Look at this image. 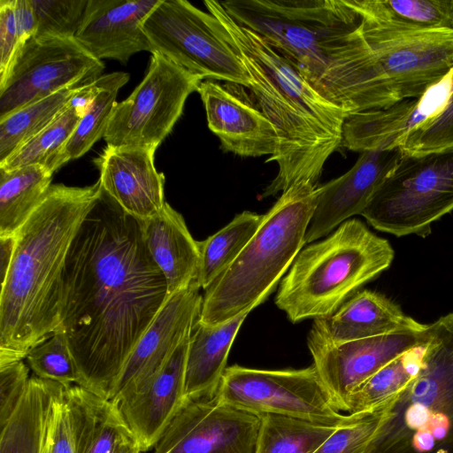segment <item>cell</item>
Here are the masks:
<instances>
[{
    "mask_svg": "<svg viewBox=\"0 0 453 453\" xmlns=\"http://www.w3.org/2000/svg\"><path fill=\"white\" fill-rule=\"evenodd\" d=\"M169 297L142 220L104 190L83 219L63 273L59 325L80 386L107 399L134 346Z\"/></svg>",
    "mask_w": 453,
    "mask_h": 453,
    "instance_id": "obj_1",
    "label": "cell"
},
{
    "mask_svg": "<svg viewBox=\"0 0 453 453\" xmlns=\"http://www.w3.org/2000/svg\"><path fill=\"white\" fill-rule=\"evenodd\" d=\"M207 11L226 30L250 78L251 91L278 135V173L262 198L300 181L318 185L328 157L341 147L346 111L320 94L299 69L258 35L241 26L220 1L205 0Z\"/></svg>",
    "mask_w": 453,
    "mask_h": 453,
    "instance_id": "obj_2",
    "label": "cell"
},
{
    "mask_svg": "<svg viewBox=\"0 0 453 453\" xmlns=\"http://www.w3.org/2000/svg\"><path fill=\"white\" fill-rule=\"evenodd\" d=\"M102 191L99 180L87 187L51 185L16 233L0 290V364L23 360L57 330L66 256Z\"/></svg>",
    "mask_w": 453,
    "mask_h": 453,
    "instance_id": "obj_3",
    "label": "cell"
},
{
    "mask_svg": "<svg viewBox=\"0 0 453 453\" xmlns=\"http://www.w3.org/2000/svg\"><path fill=\"white\" fill-rule=\"evenodd\" d=\"M453 66V30H410L361 21L357 42L326 90L348 115L421 96Z\"/></svg>",
    "mask_w": 453,
    "mask_h": 453,
    "instance_id": "obj_4",
    "label": "cell"
},
{
    "mask_svg": "<svg viewBox=\"0 0 453 453\" xmlns=\"http://www.w3.org/2000/svg\"><path fill=\"white\" fill-rule=\"evenodd\" d=\"M319 194V186L309 181L281 192L239 256L204 290L201 323H224L268 297L304 245Z\"/></svg>",
    "mask_w": 453,
    "mask_h": 453,
    "instance_id": "obj_5",
    "label": "cell"
},
{
    "mask_svg": "<svg viewBox=\"0 0 453 453\" xmlns=\"http://www.w3.org/2000/svg\"><path fill=\"white\" fill-rule=\"evenodd\" d=\"M220 3L238 24L291 61L317 90L347 61L362 21L348 0Z\"/></svg>",
    "mask_w": 453,
    "mask_h": 453,
    "instance_id": "obj_6",
    "label": "cell"
},
{
    "mask_svg": "<svg viewBox=\"0 0 453 453\" xmlns=\"http://www.w3.org/2000/svg\"><path fill=\"white\" fill-rule=\"evenodd\" d=\"M394 255L388 240L361 220L348 219L301 250L280 281L275 304L292 323L327 318L388 269Z\"/></svg>",
    "mask_w": 453,
    "mask_h": 453,
    "instance_id": "obj_7",
    "label": "cell"
},
{
    "mask_svg": "<svg viewBox=\"0 0 453 453\" xmlns=\"http://www.w3.org/2000/svg\"><path fill=\"white\" fill-rule=\"evenodd\" d=\"M426 336L418 376L387 405L364 453H453V312Z\"/></svg>",
    "mask_w": 453,
    "mask_h": 453,
    "instance_id": "obj_8",
    "label": "cell"
},
{
    "mask_svg": "<svg viewBox=\"0 0 453 453\" xmlns=\"http://www.w3.org/2000/svg\"><path fill=\"white\" fill-rule=\"evenodd\" d=\"M453 210V149L403 153L361 215L397 237H426L433 223Z\"/></svg>",
    "mask_w": 453,
    "mask_h": 453,
    "instance_id": "obj_9",
    "label": "cell"
},
{
    "mask_svg": "<svg viewBox=\"0 0 453 453\" xmlns=\"http://www.w3.org/2000/svg\"><path fill=\"white\" fill-rule=\"evenodd\" d=\"M142 29L154 53L190 73L250 88V78L226 30L211 12L186 0H159Z\"/></svg>",
    "mask_w": 453,
    "mask_h": 453,
    "instance_id": "obj_10",
    "label": "cell"
},
{
    "mask_svg": "<svg viewBox=\"0 0 453 453\" xmlns=\"http://www.w3.org/2000/svg\"><path fill=\"white\" fill-rule=\"evenodd\" d=\"M219 401L261 414L288 416L326 426H340V413L313 365L303 369L261 370L226 367L216 392Z\"/></svg>",
    "mask_w": 453,
    "mask_h": 453,
    "instance_id": "obj_11",
    "label": "cell"
},
{
    "mask_svg": "<svg viewBox=\"0 0 453 453\" xmlns=\"http://www.w3.org/2000/svg\"><path fill=\"white\" fill-rule=\"evenodd\" d=\"M202 81L162 55L152 54L142 82L112 111L104 135L107 145L157 149Z\"/></svg>",
    "mask_w": 453,
    "mask_h": 453,
    "instance_id": "obj_12",
    "label": "cell"
},
{
    "mask_svg": "<svg viewBox=\"0 0 453 453\" xmlns=\"http://www.w3.org/2000/svg\"><path fill=\"white\" fill-rule=\"evenodd\" d=\"M104 68L74 37H32L0 88V119L64 88L93 83Z\"/></svg>",
    "mask_w": 453,
    "mask_h": 453,
    "instance_id": "obj_13",
    "label": "cell"
},
{
    "mask_svg": "<svg viewBox=\"0 0 453 453\" xmlns=\"http://www.w3.org/2000/svg\"><path fill=\"white\" fill-rule=\"evenodd\" d=\"M260 420L216 395L185 399L153 453H255Z\"/></svg>",
    "mask_w": 453,
    "mask_h": 453,
    "instance_id": "obj_14",
    "label": "cell"
},
{
    "mask_svg": "<svg viewBox=\"0 0 453 453\" xmlns=\"http://www.w3.org/2000/svg\"><path fill=\"white\" fill-rule=\"evenodd\" d=\"M426 328L342 343L328 342L310 331L307 345L312 364L334 407L347 411L349 395L394 358L424 342Z\"/></svg>",
    "mask_w": 453,
    "mask_h": 453,
    "instance_id": "obj_15",
    "label": "cell"
},
{
    "mask_svg": "<svg viewBox=\"0 0 453 453\" xmlns=\"http://www.w3.org/2000/svg\"><path fill=\"white\" fill-rule=\"evenodd\" d=\"M198 282L170 296L138 341L115 383L110 400L119 404L157 376L198 321L203 296Z\"/></svg>",
    "mask_w": 453,
    "mask_h": 453,
    "instance_id": "obj_16",
    "label": "cell"
},
{
    "mask_svg": "<svg viewBox=\"0 0 453 453\" xmlns=\"http://www.w3.org/2000/svg\"><path fill=\"white\" fill-rule=\"evenodd\" d=\"M244 88L211 80L200 82L196 91L205 109L208 127L226 152L240 157H272L278 149L276 129Z\"/></svg>",
    "mask_w": 453,
    "mask_h": 453,
    "instance_id": "obj_17",
    "label": "cell"
},
{
    "mask_svg": "<svg viewBox=\"0 0 453 453\" xmlns=\"http://www.w3.org/2000/svg\"><path fill=\"white\" fill-rule=\"evenodd\" d=\"M402 155L399 147L363 151L347 173L319 186L304 245L328 235L350 217L361 215Z\"/></svg>",
    "mask_w": 453,
    "mask_h": 453,
    "instance_id": "obj_18",
    "label": "cell"
},
{
    "mask_svg": "<svg viewBox=\"0 0 453 453\" xmlns=\"http://www.w3.org/2000/svg\"><path fill=\"white\" fill-rule=\"evenodd\" d=\"M452 94L453 66L418 98L348 116L342 128L341 147L357 152L399 147L408 134L435 117Z\"/></svg>",
    "mask_w": 453,
    "mask_h": 453,
    "instance_id": "obj_19",
    "label": "cell"
},
{
    "mask_svg": "<svg viewBox=\"0 0 453 453\" xmlns=\"http://www.w3.org/2000/svg\"><path fill=\"white\" fill-rule=\"evenodd\" d=\"M157 149L109 146L94 159L103 190L128 215L149 219L165 207V175L154 165Z\"/></svg>",
    "mask_w": 453,
    "mask_h": 453,
    "instance_id": "obj_20",
    "label": "cell"
},
{
    "mask_svg": "<svg viewBox=\"0 0 453 453\" xmlns=\"http://www.w3.org/2000/svg\"><path fill=\"white\" fill-rule=\"evenodd\" d=\"M159 0H88L74 38L96 59L126 64L140 51L154 53L142 29Z\"/></svg>",
    "mask_w": 453,
    "mask_h": 453,
    "instance_id": "obj_21",
    "label": "cell"
},
{
    "mask_svg": "<svg viewBox=\"0 0 453 453\" xmlns=\"http://www.w3.org/2000/svg\"><path fill=\"white\" fill-rule=\"evenodd\" d=\"M189 338L163 371L123 400L119 411L142 452L153 449L185 401V368Z\"/></svg>",
    "mask_w": 453,
    "mask_h": 453,
    "instance_id": "obj_22",
    "label": "cell"
},
{
    "mask_svg": "<svg viewBox=\"0 0 453 453\" xmlns=\"http://www.w3.org/2000/svg\"><path fill=\"white\" fill-rule=\"evenodd\" d=\"M427 325L406 315L385 296L364 289L331 316L314 319L311 332L331 343H342L403 331H423Z\"/></svg>",
    "mask_w": 453,
    "mask_h": 453,
    "instance_id": "obj_23",
    "label": "cell"
},
{
    "mask_svg": "<svg viewBox=\"0 0 453 453\" xmlns=\"http://www.w3.org/2000/svg\"><path fill=\"white\" fill-rule=\"evenodd\" d=\"M142 227L150 254L166 280L169 296L198 282L199 242L180 213L166 203L158 214L142 220Z\"/></svg>",
    "mask_w": 453,
    "mask_h": 453,
    "instance_id": "obj_24",
    "label": "cell"
},
{
    "mask_svg": "<svg viewBox=\"0 0 453 453\" xmlns=\"http://www.w3.org/2000/svg\"><path fill=\"white\" fill-rule=\"evenodd\" d=\"M63 396L75 453H112L136 443L119 405L110 399L76 384L64 388Z\"/></svg>",
    "mask_w": 453,
    "mask_h": 453,
    "instance_id": "obj_25",
    "label": "cell"
},
{
    "mask_svg": "<svg viewBox=\"0 0 453 453\" xmlns=\"http://www.w3.org/2000/svg\"><path fill=\"white\" fill-rule=\"evenodd\" d=\"M250 311L216 326L199 320L189 337L185 368V399L215 395L233 342Z\"/></svg>",
    "mask_w": 453,
    "mask_h": 453,
    "instance_id": "obj_26",
    "label": "cell"
},
{
    "mask_svg": "<svg viewBox=\"0 0 453 453\" xmlns=\"http://www.w3.org/2000/svg\"><path fill=\"white\" fill-rule=\"evenodd\" d=\"M63 388L53 380L30 377L14 413L0 426V453H44L50 409Z\"/></svg>",
    "mask_w": 453,
    "mask_h": 453,
    "instance_id": "obj_27",
    "label": "cell"
},
{
    "mask_svg": "<svg viewBox=\"0 0 453 453\" xmlns=\"http://www.w3.org/2000/svg\"><path fill=\"white\" fill-rule=\"evenodd\" d=\"M362 21L391 28L453 30V0H348Z\"/></svg>",
    "mask_w": 453,
    "mask_h": 453,
    "instance_id": "obj_28",
    "label": "cell"
},
{
    "mask_svg": "<svg viewBox=\"0 0 453 453\" xmlns=\"http://www.w3.org/2000/svg\"><path fill=\"white\" fill-rule=\"evenodd\" d=\"M52 174L39 165L0 169V237L16 234L46 196Z\"/></svg>",
    "mask_w": 453,
    "mask_h": 453,
    "instance_id": "obj_29",
    "label": "cell"
},
{
    "mask_svg": "<svg viewBox=\"0 0 453 453\" xmlns=\"http://www.w3.org/2000/svg\"><path fill=\"white\" fill-rule=\"evenodd\" d=\"M426 346V340L394 358L359 385L349 396L346 412H372L388 404L418 376Z\"/></svg>",
    "mask_w": 453,
    "mask_h": 453,
    "instance_id": "obj_30",
    "label": "cell"
},
{
    "mask_svg": "<svg viewBox=\"0 0 453 453\" xmlns=\"http://www.w3.org/2000/svg\"><path fill=\"white\" fill-rule=\"evenodd\" d=\"M264 215L244 211L226 226L199 242L198 283L207 289L235 260L260 226Z\"/></svg>",
    "mask_w": 453,
    "mask_h": 453,
    "instance_id": "obj_31",
    "label": "cell"
},
{
    "mask_svg": "<svg viewBox=\"0 0 453 453\" xmlns=\"http://www.w3.org/2000/svg\"><path fill=\"white\" fill-rule=\"evenodd\" d=\"M84 86L64 88L1 119L0 164L44 129Z\"/></svg>",
    "mask_w": 453,
    "mask_h": 453,
    "instance_id": "obj_32",
    "label": "cell"
},
{
    "mask_svg": "<svg viewBox=\"0 0 453 453\" xmlns=\"http://www.w3.org/2000/svg\"><path fill=\"white\" fill-rule=\"evenodd\" d=\"M81 117L70 102L44 129L1 163L0 169L39 165L52 173L58 171L65 164V148Z\"/></svg>",
    "mask_w": 453,
    "mask_h": 453,
    "instance_id": "obj_33",
    "label": "cell"
},
{
    "mask_svg": "<svg viewBox=\"0 0 453 453\" xmlns=\"http://www.w3.org/2000/svg\"><path fill=\"white\" fill-rule=\"evenodd\" d=\"M255 453H313L337 428L277 414H261Z\"/></svg>",
    "mask_w": 453,
    "mask_h": 453,
    "instance_id": "obj_34",
    "label": "cell"
},
{
    "mask_svg": "<svg viewBox=\"0 0 453 453\" xmlns=\"http://www.w3.org/2000/svg\"><path fill=\"white\" fill-rule=\"evenodd\" d=\"M128 80V73L115 72L103 75L96 81L94 99L65 148V163L83 156L104 137L117 104L118 92Z\"/></svg>",
    "mask_w": 453,
    "mask_h": 453,
    "instance_id": "obj_35",
    "label": "cell"
},
{
    "mask_svg": "<svg viewBox=\"0 0 453 453\" xmlns=\"http://www.w3.org/2000/svg\"><path fill=\"white\" fill-rule=\"evenodd\" d=\"M35 33L36 19L30 0H0V88Z\"/></svg>",
    "mask_w": 453,
    "mask_h": 453,
    "instance_id": "obj_36",
    "label": "cell"
},
{
    "mask_svg": "<svg viewBox=\"0 0 453 453\" xmlns=\"http://www.w3.org/2000/svg\"><path fill=\"white\" fill-rule=\"evenodd\" d=\"M33 375L56 381L64 388L80 385V374L64 335L55 331L34 346L26 357Z\"/></svg>",
    "mask_w": 453,
    "mask_h": 453,
    "instance_id": "obj_37",
    "label": "cell"
},
{
    "mask_svg": "<svg viewBox=\"0 0 453 453\" xmlns=\"http://www.w3.org/2000/svg\"><path fill=\"white\" fill-rule=\"evenodd\" d=\"M36 19L34 37H74L88 0H30Z\"/></svg>",
    "mask_w": 453,
    "mask_h": 453,
    "instance_id": "obj_38",
    "label": "cell"
},
{
    "mask_svg": "<svg viewBox=\"0 0 453 453\" xmlns=\"http://www.w3.org/2000/svg\"><path fill=\"white\" fill-rule=\"evenodd\" d=\"M387 405L372 412L349 414V419L337 426L313 453H364Z\"/></svg>",
    "mask_w": 453,
    "mask_h": 453,
    "instance_id": "obj_39",
    "label": "cell"
},
{
    "mask_svg": "<svg viewBox=\"0 0 453 453\" xmlns=\"http://www.w3.org/2000/svg\"><path fill=\"white\" fill-rule=\"evenodd\" d=\"M403 153H426L453 149V94L444 108L401 142Z\"/></svg>",
    "mask_w": 453,
    "mask_h": 453,
    "instance_id": "obj_40",
    "label": "cell"
},
{
    "mask_svg": "<svg viewBox=\"0 0 453 453\" xmlns=\"http://www.w3.org/2000/svg\"><path fill=\"white\" fill-rule=\"evenodd\" d=\"M29 369L23 360L0 364V426L19 404L30 380Z\"/></svg>",
    "mask_w": 453,
    "mask_h": 453,
    "instance_id": "obj_41",
    "label": "cell"
},
{
    "mask_svg": "<svg viewBox=\"0 0 453 453\" xmlns=\"http://www.w3.org/2000/svg\"><path fill=\"white\" fill-rule=\"evenodd\" d=\"M63 394L64 388L52 403L47 426L44 453H75L73 437Z\"/></svg>",
    "mask_w": 453,
    "mask_h": 453,
    "instance_id": "obj_42",
    "label": "cell"
},
{
    "mask_svg": "<svg viewBox=\"0 0 453 453\" xmlns=\"http://www.w3.org/2000/svg\"><path fill=\"white\" fill-rule=\"evenodd\" d=\"M16 247V234L0 237V280L3 283L11 267Z\"/></svg>",
    "mask_w": 453,
    "mask_h": 453,
    "instance_id": "obj_43",
    "label": "cell"
},
{
    "mask_svg": "<svg viewBox=\"0 0 453 453\" xmlns=\"http://www.w3.org/2000/svg\"><path fill=\"white\" fill-rule=\"evenodd\" d=\"M112 453H142V451L136 443L133 442L118 447Z\"/></svg>",
    "mask_w": 453,
    "mask_h": 453,
    "instance_id": "obj_44",
    "label": "cell"
}]
</instances>
